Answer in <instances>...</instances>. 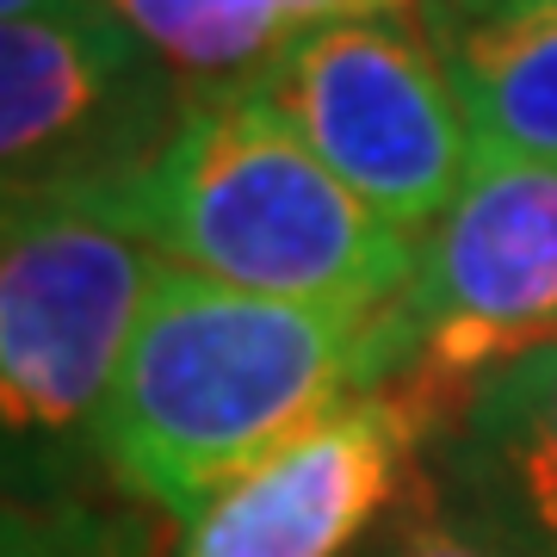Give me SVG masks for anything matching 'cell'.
<instances>
[{
    "instance_id": "obj_8",
    "label": "cell",
    "mask_w": 557,
    "mask_h": 557,
    "mask_svg": "<svg viewBox=\"0 0 557 557\" xmlns=\"http://www.w3.org/2000/svg\"><path fill=\"white\" fill-rule=\"evenodd\" d=\"M421 496L490 557H557V341L490 366L421 440Z\"/></svg>"
},
{
    "instance_id": "obj_6",
    "label": "cell",
    "mask_w": 557,
    "mask_h": 557,
    "mask_svg": "<svg viewBox=\"0 0 557 557\" xmlns=\"http://www.w3.org/2000/svg\"><path fill=\"white\" fill-rule=\"evenodd\" d=\"M180 112V81L119 20H0V193H94L131 174Z\"/></svg>"
},
{
    "instance_id": "obj_12",
    "label": "cell",
    "mask_w": 557,
    "mask_h": 557,
    "mask_svg": "<svg viewBox=\"0 0 557 557\" xmlns=\"http://www.w3.org/2000/svg\"><path fill=\"white\" fill-rule=\"evenodd\" d=\"M354 557H490V552H478L465 533H453V527L428 508V496H421V483H416V496L403 502L397 515L384 520Z\"/></svg>"
},
{
    "instance_id": "obj_1",
    "label": "cell",
    "mask_w": 557,
    "mask_h": 557,
    "mask_svg": "<svg viewBox=\"0 0 557 557\" xmlns=\"http://www.w3.org/2000/svg\"><path fill=\"white\" fill-rule=\"evenodd\" d=\"M397 379V304L310 310L161 260L106 397V483L124 508L180 527L310 421Z\"/></svg>"
},
{
    "instance_id": "obj_10",
    "label": "cell",
    "mask_w": 557,
    "mask_h": 557,
    "mask_svg": "<svg viewBox=\"0 0 557 557\" xmlns=\"http://www.w3.org/2000/svg\"><path fill=\"white\" fill-rule=\"evenodd\" d=\"M180 81L186 100L248 87L310 32L379 13H416V0H94Z\"/></svg>"
},
{
    "instance_id": "obj_9",
    "label": "cell",
    "mask_w": 557,
    "mask_h": 557,
    "mask_svg": "<svg viewBox=\"0 0 557 557\" xmlns=\"http://www.w3.org/2000/svg\"><path fill=\"white\" fill-rule=\"evenodd\" d=\"M471 143L557 161V0H416Z\"/></svg>"
},
{
    "instance_id": "obj_13",
    "label": "cell",
    "mask_w": 557,
    "mask_h": 557,
    "mask_svg": "<svg viewBox=\"0 0 557 557\" xmlns=\"http://www.w3.org/2000/svg\"><path fill=\"white\" fill-rule=\"evenodd\" d=\"M62 13H100L94 0H0V20H62Z\"/></svg>"
},
{
    "instance_id": "obj_3",
    "label": "cell",
    "mask_w": 557,
    "mask_h": 557,
    "mask_svg": "<svg viewBox=\"0 0 557 557\" xmlns=\"http://www.w3.org/2000/svg\"><path fill=\"white\" fill-rule=\"evenodd\" d=\"M161 255L75 186L0 193V502L124 508L100 428Z\"/></svg>"
},
{
    "instance_id": "obj_5",
    "label": "cell",
    "mask_w": 557,
    "mask_h": 557,
    "mask_svg": "<svg viewBox=\"0 0 557 557\" xmlns=\"http://www.w3.org/2000/svg\"><path fill=\"white\" fill-rule=\"evenodd\" d=\"M397 335V391L428 421L490 366L557 341V161L478 149L458 199L416 236Z\"/></svg>"
},
{
    "instance_id": "obj_7",
    "label": "cell",
    "mask_w": 557,
    "mask_h": 557,
    "mask_svg": "<svg viewBox=\"0 0 557 557\" xmlns=\"http://www.w3.org/2000/svg\"><path fill=\"white\" fill-rule=\"evenodd\" d=\"M428 409L397 384L329 409L180 520L174 557H354L416 496Z\"/></svg>"
},
{
    "instance_id": "obj_2",
    "label": "cell",
    "mask_w": 557,
    "mask_h": 557,
    "mask_svg": "<svg viewBox=\"0 0 557 557\" xmlns=\"http://www.w3.org/2000/svg\"><path fill=\"white\" fill-rule=\"evenodd\" d=\"M94 205L180 273L278 304L391 310L416 273V236L341 186L248 87L186 100L131 174L94 186Z\"/></svg>"
},
{
    "instance_id": "obj_11",
    "label": "cell",
    "mask_w": 557,
    "mask_h": 557,
    "mask_svg": "<svg viewBox=\"0 0 557 557\" xmlns=\"http://www.w3.org/2000/svg\"><path fill=\"white\" fill-rule=\"evenodd\" d=\"M156 515L143 508H7L0 502V557H156Z\"/></svg>"
},
{
    "instance_id": "obj_4",
    "label": "cell",
    "mask_w": 557,
    "mask_h": 557,
    "mask_svg": "<svg viewBox=\"0 0 557 557\" xmlns=\"http://www.w3.org/2000/svg\"><path fill=\"white\" fill-rule=\"evenodd\" d=\"M310 156L354 186L403 236L434 230L478 161L465 106L434 62L416 13H379L310 32L248 81Z\"/></svg>"
}]
</instances>
